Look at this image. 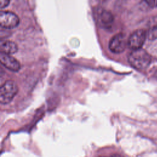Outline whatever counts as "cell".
I'll return each mask as SVG.
<instances>
[{"mask_svg": "<svg viewBox=\"0 0 157 157\" xmlns=\"http://www.w3.org/2000/svg\"><path fill=\"white\" fill-rule=\"evenodd\" d=\"M128 60L131 66L137 70L146 69L151 63V56L144 49L132 50L128 56Z\"/></svg>", "mask_w": 157, "mask_h": 157, "instance_id": "1", "label": "cell"}, {"mask_svg": "<svg viewBox=\"0 0 157 157\" xmlns=\"http://www.w3.org/2000/svg\"><path fill=\"white\" fill-rule=\"evenodd\" d=\"M113 21V16L106 10H102L98 15V22L104 28H109Z\"/></svg>", "mask_w": 157, "mask_h": 157, "instance_id": "8", "label": "cell"}, {"mask_svg": "<svg viewBox=\"0 0 157 157\" xmlns=\"http://www.w3.org/2000/svg\"><path fill=\"white\" fill-rule=\"evenodd\" d=\"M155 77L157 78V71H156V72H155Z\"/></svg>", "mask_w": 157, "mask_h": 157, "instance_id": "13", "label": "cell"}, {"mask_svg": "<svg viewBox=\"0 0 157 157\" xmlns=\"http://www.w3.org/2000/svg\"><path fill=\"white\" fill-rule=\"evenodd\" d=\"M101 157H104V156H101Z\"/></svg>", "mask_w": 157, "mask_h": 157, "instance_id": "14", "label": "cell"}, {"mask_svg": "<svg viewBox=\"0 0 157 157\" xmlns=\"http://www.w3.org/2000/svg\"><path fill=\"white\" fill-rule=\"evenodd\" d=\"M1 53L7 55H12L18 51V46L13 41L1 39L0 42Z\"/></svg>", "mask_w": 157, "mask_h": 157, "instance_id": "7", "label": "cell"}, {"mask_svg": "<svg viewBox=\"0 0 157 157\" xmlns=\"http://www.w3.org/2000/svg\"><path fill=\"white\" fill-rule=\"evenodd\" d=\"M9 2H10V1H9V0H1L0 1V7L1 9L4 8L9 4Z\"/></svg>", "mask_w": 157, "mask_h": 157, "instance_id": "11", "label": "cell"}, {"mask_svg": "<svg viewBox=\"0 0 157 157\" xmlns=\"http://www.w3.org/2000/svg\"><path fill=\"white\" fill-rule=\"evenodd\" d=\"M148 36L150 40H154L157 38V17H154L150 23Z\"/></svg>", "mask_w": 157, "mask_h": 157, "instance_id": "9", "label": "cell"}, {"mask_svg": "<svg viewBox=\"0 0 157 157\" xmlns=\"http://www.w3.org/2000/svg\"><path fill=\"white\" fill-rule=\"evenodd\" d=\"M16 83L12 80L6 81L0 88V102L2 104L9 103L18 92Z\"/></svg>", "mask_w": 157, "mask_h": 157, "instance_id": "2", "label": "cell"}, {"mask_svg": "<svg viewBox=\"0 0 157 157\" xmlns=\"http://www.w3.org/2000/svg\"><path fill=\"white\" fill-rule=\"evenodd\" d=\"M0 61L5 67L11 71L17 72L20 69L19 61L10 55L0 53Z\"/></svg>", "mask_w": 157, "mask_h": 157, "instance_id": "6", "label": "cell"}, {"mask_svg": "<svg viewBox=\"0 0 157 157\" xmlns=\"http://www.w3.org/2000/svg\"><path fill=\"white\" fill-rule=\"evenodd\" d=\"M147 36L145 30L140 29L134 31L128 39V47L132 50L142 48Z\"/></svg>", "mask_w": 157, "mask_h": 157, "instance_id": "4", "label": "cell"}, {"mask_svg": "<svg viewBox=\"0 0 157 157\" xmlns=\"http://www.w3.org/2000/svg\"><path fill=\"white\" fill-rule=\"evenodd\" d=\"M110 157H123V156H121L120 155H113L110 156Z\"/></svg>", "mask_w": 157, "mask_h": 157, "instance_id": "12", "label": "cell"}, {"mask_svg": "<svg viewBox=\"0 0 157 157\" xmlns=\"http://www.w3.org/2000/svg\"><path fill=\"white\" fill-rule=\"evenodd\" d=\"M145 2L149 7L151 8L157 7V0H148L145 1Z\"/></svg>", "mask_w": 157, "mask_h": 157, "instance_id": "10", "label": "cell"}, {"mask_svg": "<svg viewBox=\"0 0 157 157\" xmlns=\"http://www.w3.org/2000/svg\"><path fill=\"white\" fill-rule=\"evenodd\" d=\"M128 46V39L123 33L115 34L109 40V48L114 53H120L124 51Z\"/></svg>", "mask_w": 157, "mask_h": 157, "instance_id": "3", "label": "cell"}, {"mask_svg": "<svg viewBox=\"0 0 157 157\" xmlns=\"http://www.w3.org/2000/svg\"><path fill=\"white\" fill-rule=\"evenodd\" d=\"M20 23L18 17L12 12H0V25L5 29H12L17 27Z\"/></svg>", "mask_w": 157, "mask_h": 157, "instance_id": "5", "label": "cell"}]
</instances>
